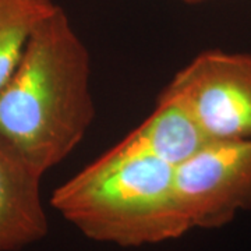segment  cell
Segmentation results:
<instances>
[{"mask_svg":"<svg viewBox=\"0 0 251 251\" xmlns=\"http://www.w3.org/2000/svg\"><path fill=\"white\" fill-rule=\"evenodd\" d=\"M91 70L88 48L59 7L0 90V144L42 176L64 161L95 119Z\"/></svg>","mask_w":251,"mask_h":251,"instance_id":"6da1fadb","label":"cell"},{"mask_svg":"<svg viewBox=\"0 0 251 251\" xmlns=\"http://www.w3.org/2000/svg\"><path fill=\"white\" fill-rule=\"evenodd\" d=\"M50 205L87 239L138 249L191 230L176 190V168L115 145L64 181Z\"/></svg>","mask_w":251,"mask_h":251,"instance_id":"7a4b0ae2","label":"cell"},{"mask_svg":"<svg viewBox=\"0 0 251 251\" xmlns=\"http://www.w3.org/2000/svg\"><path fill=\"white\" fill-rule=\"evenodd\" d=\"M163 92L190 109L209 141L251 140V53L205 50Z\"/></svg>","mask_w":251,"mask_h":251,"instance_id":"3957f363","label":"cell"},{"mask_svg":"<svg viewBox=\"0 0 251 251\" xmlns=\"http://www.w3.org/2000/svg\"><path fill=\"white\" fill-rule=\"evenodd\" d=\"M181 211L193 229H219L251 208V140L209 141L176 168Z\"/></svg>","mask_w":251,"mask_h":251,"instance_id":"277c9868","label":"cell"},{"mask_svg":"<svg viewBox=\"0 0 251 251\" xmlns=\"http://www.w3.org/2000/svg\"><path fill=\"white\" fill-rule=\"evenodd\" d=\"M42 175L0 144V251H20L45 239Z\"/></svg>","mask_w":251,"mask_h":251,"instance_id":"5b68a950","label":"cell"},{"mask_svg":"<svg viewBox=\"0 0 251 251\" xmlns=\"http://www.w3.org/2000/svg\"><path fill=\"white\" fill-rule=\"evenodd\" d=\"M206 143L209 140L190 109L177 97L162 91L152 113L117 145L177 168Z\"/></svg>","mask_w":251,"mask_h":251,"instance_id":"8992f818","label":"cell"},{"mask_svg":"<svg viewBox=\"0 0 251 251\" xmlns=\"http://www.w3.org/2000/svg\"><path fill=\"white\" fill-rule=\"evenodd\" d=\"M59 7L53 0H0V90L16 70L35 28Z\"/></svg>","mask_w":251,"mask_h":251,"instance_id":"52a82bcc","label":"cell"},{"mask_svg":"<svg viewBox=\"0 0 251 251\" xmlns=\"http://www.w3.org/2000/svg\"><path fill=\"white\" fill-rule=\"evenodd\" d=\"M180 1H184V3H188V4H196V3H202L205 0H180Z\"/></svg>","mask_w":251,"mask_h":251,"instance_id":"ba28073f","label":"cell"}]
</instances>
